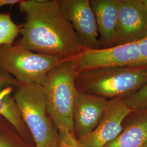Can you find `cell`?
<instances>
[{"label": "cell", "mask_w": 147, "mask_h": 147, "mask_svg": "<svg viewBox=\"0 0 147 147\" xmlns=\"http://www.w3.org/2000/svg\"><path fill=\"white\" fill-rule=\"evenodd\" d=\"M18 5L25 21L20 25L21 38L16 44L34 53L62 59L83 50L58 0H23Z\"/></svg>", "instance_id": "6da1fadb"}, {"label": "cell", "mask_w": 147, "mask_h": 147, "mask_svg": "<svg viewBox=\"0 0 147 147\" xmlns=\"http://www.w3.org/2000/svg\"><path fill=\"white\" fill-rule=\"evenodd\" d=\"M147 83V63L86 70L75 78L78 90L108 100L126 98Z\"/></svg>", "instance_id": "7a4b0ae2"}, {"label": "cell", "mask_w": 147, "mask_h": 147, "mask_svg": "<svg viewBox=\"0 0 147 147\" xmlns=\"http://www.w3.org/2000/svg\"><path fill=\"white\" fill-rule=\"evenodd\" d=\"M14 98L36 147H58V130L49 113L42 84L20 83Z\"/></svg>", "instance_id": "3957f363"}, {"label": "cell", "mask_w": 147, "mask_h": 147, "mask_svg": "<svg viewBox=\"0 0 147 147\" xmlns=\"http://www.w3.org/2000/svg\"><path fill=\"white\" fill-rule=\"evenodd\" d=\"M76 75L72 62L63 59L48 72L42 84L49 112L57 130L63 129L73 134V111L78 92Z\"/></svg>", "instance_id": "277c9868"}, {"label": "cell", "mask_w": 147, "mask_h": 147, "mask_svg": "<svg viewBox=\"0 0 147 147\" xmlns=\"http://www.w3.org/2000/svg\"><path fill=\"white\" fill-rule=\"evenodd\" d=\"M62 60L34 53L18 44L0 47V67L21 84H42L48 72Z\"/></svg>", "instance_id": "5b68a950"}, {"label": "cell", "mask_w": 147, "mask_h": 147, "mask_svg": "<svg viewBox=\"0 0 147 147\" xmlns=\"http://www.w3.org/2000/svg\"><path fill=\"white\" fill-rule=\"evenodd\" d=\"M76 73L96 69L143 64L140 42L98 49L84 48L70 58Z\"/></svg>", "instance_id": "8992f818"}, {"label": "cell", "mask_w": 147, "mask_h": 147, "mask_svg": "<svg viewBox=\"0 0 147 147\" xmlns=\"http://www.w3.org/2000/svg\"><path fill=\"white\" fill-rule=\"evenodd\" d=\"M115 46L140 42L147 38V15L142 0H118Z\"/></svg>", "instance_id": "52a82bcc"}, {"label": "cell", "mask_w": 147, "mask_h": 147, "mask_svg": "<svg viewBox=\"0 0 147 147\" xmlns=\"http://www.w3.org/2000/svg\"><path fill=\"white\" fill-rule=\"evenodd\" d=\"M63 16L73 27L84 48L100 49L94 13L89 0H58Z\"/></svg>", "instance_id": "ba28073f"}, {"label": "cell", "mask_w": 147, "mask_h": 147, "mask_svg": "<svg viewBox=\"0 0 147 147\" xmlns=\"http://www.w3.org/2000/svg\"><path fill=\"white\" fill-rule=\"evenodd\" d=\"M132 110L120 99L109 100L98 125L88 135L78 140L84 147H104L118 136L124 120Z\"/></svg>", "instance_id": "9c48e42d"}, {"label": "cell", "mask_w": 147, "mask_h": 147, "mask_svg": "<svg viewBox=\"0 0 147 147\" xmlns=\"http://www.w3.org/2000/svg\"><path fill=\"white\" fill-rule=\"evenodd\" d=\"M109 101L104 97L78 90L73 111L74 134L78 140L94 130L105 113Z\"/></svg>", "instance_id": "30bf717a"}, {"label": "cell", "mask_w": 147, "mask_h": 147, "mask_svg": "<svg viewBox=\"0 0 147 147\" xmlns=\"http://www.w3.org/2000/svg\"><path fill=\"white\" fill-rule=\"evenodd\" d=\"M20 84L14 77L0 67V115L11 123L23 139L29 140L31 136L23 122L14 98L15 90Z\"/></svg>", "instance_id": "8fae6325"}, {"label": "cell", "mask_w": 147, "mask_h": 147, "mask_svg": "<svg viewBox=\"0 0 147 147\" xmlns=\"http://www.w3.org/2000/svg\"><path fill=\"white\" fill-rule=\"evenodd\" d=\"M94 13L100 49L114 47L118 21V0H89Z\"/></svg>", "instance_id": "7c38bea8"}, {"label": "cell", "mask_w": 147, "mask_h": 147, "mask_svg": "<svg viewBox=\"0 0 147 147\" xmlns=\"http://www.w3.org/2000/svg\"><path fill=\"white\" fill-rule=\"evenodd\" d=\"M147 141V107L133 110L124 120L123 130L104 147H142Z\"/></svg>", "instance_id": "4fadbf2b"}, {"label": "cell", "mask_w": 147, "mask_h": 147, "mask_svg": "<svg viewBox=\"0 0 147 147\" xmlns=\"http://www.w3.org/2000/svg\"><path fill=\"white\" fill-rule=\"evenodd\" d=\"M0 147H27L16 128L0 115Z\"/></svg>", "instance_id": "5bb4252c"}, {"label": "cell", "mask_w": 147, "mask_h": 147, "mask_svg": "<svg viewBox=\"0 0 147 147\" xmlns=\"http://www.w3.org/2000/svg\"><path fill=\"white\" fill-rule=\"evenodd\" d=\"M20 31V26L12 20L9 14L0 13V47L13 45Z\"/></svg>", "instance_id": "9a60e30c"}, {"label": "cell", "mask_w": 147, "mask_h": 147, "mask_svg": "<svg viewBox=\"0 0 147 147\" xmlns=\"http://www.w3.org/2000/svg\"><path fill=\"white\" fill-rule=\"evenodd\" d=\"M121 100L132 110L147 107V83L135 94Z\"/></svg>", "instance_id": "2e32d148"}, {"label": "cell", "mask_w": 147, "mask_h": 147, "mask_svg": "<svg viewBox=\"0 0 147 147\" xmlns=\"http://www.w3.org/2000/svg\"><path fill=\"white\" fill-rule=\"evenodd\" d=\"M58 147H84L75 135L63 129L58 130Z\"/></svg>", "instance_id": "e0dca14e"}, {"label": "cell", "mask_w": 147, "mask_h": 147, "mask_svg": "<svg viewBox=\"0 0 147 147\" xmlns=\"http://www.w3.org/2000/svg\"><path fill=\"white\" fill-rule=\"evenodd\" d=\"M140 47L143 63H147V38L140 42Z\"/></svg>", "instance_id": "ac0fdd59"}, {"label": "cell", "mask_w": 147, "mask_h": 147, "mask_svg": "<svg viewBox=\"0 0 147 147\" xmlns=\"http://www.w3.org/2000/svg\"><path fill=\"white\" fill-rule=\"evenodd\" d=\"M23 0H0V8L7 5H19Z\"/></svg>", "instance_id": "d6986e66"}, {"label": "cell", "mask_w": 147, "mask_h": 147, "mask_svg": "<svg viewBox=\"0 0 147 147\" xmlns=\"http://www.w3.org/2000/svg\"><path fill=\"white\" fill-rule=\"evenodd\" d=\"M142 1L143 3V5H144V7H145L147 15V0H142Z\"/></svg>", "instance_id": "ffe728a7"}, {"label": "cell", "mask_w": 147, "mask_h": 147, "mask_svg": "<svg viewBox=\"0 0 147 147\" xmlns=\"http://www.w3.org/2000/svg\"><path fill=\"white\" fill-rule=\"evenodd\" d=\"M142 147H147V142L145 143V144L143 145V146Z\"/></svg>", "instance_id": "44dd1931"}]
</instances>
